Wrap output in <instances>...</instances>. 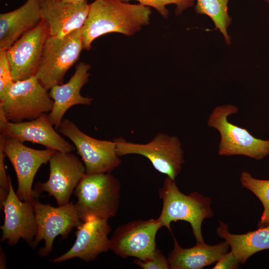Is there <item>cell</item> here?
Returning a JSON list of instances; mask_svg holds the SVG:
<instances>
[{
  "label": "cell",
  "instance_id": "2",
  "mask_svg": "<svg viewBox=\"0 0 269 269\" xmlns=\"http://www.w3.org/2000/svg\"><path fill=\"white\" fill-rule=\"evenodd\" d=\"M158 192L162 201V207L157 219L161 226L166 227L172 234V222L186 221L191 226L196 242H204L202 223L205 218L213 216L211 198L197 192L189 195L182 193L175 180L168 176L165 179Z\"/></svg>",
  "mask_w": 269,
  "mask_h": 269
},
{
  "label": "cell",
  "instance_id": "15",
  "mask_svg": "<svg viewBox=\"0 0 269 269\" xmlns=\"http://www.w3.org/2000/svg\"><path fill=\"white\" fill-rule=\"evenodd\" d=\"M77 228L76 239L73 246L64 254L52 260V263H60L75 258L90 262L110 250L108 235L111 228L108 220L91 217Z\"/></svg>",
  "mask_w": 269,
  "mask_h": 269
},
{
  "label": "cell",
  "instance_id": "24",
  "mask_svg": "<svg viewBox=\"0 0 269 269\" xmlns=\"http://www.w3.org/2000/svg\"><path fill=\"white\" fill-rule=\"evenodd\" d=\"M128 2L131 0H122ZM139 3L148 7L154 8L163 17L167 18L169 11L166 7L168 4H173L176 6L175 13L176 15L180 14L184 10L193 6L194 0H134Z\"/></svg>",
  "mask_w": 269,
  "mask_h": 269
},
{
  "label": "cell",
  "instance_id": "11",
  "mask_svg": "<svg viewBox=\"0 0 269 269\" xmlns=\"http://www.w3.org/2000/svg\"><path fill=\"white\" fill-rule=\"evenodd\" d=\"M50 172L47 181L37 182L34 189L39 197L42 192L53 196L58 206L69 202L70 198L86 174L83 163L72 152L55 151L49 160Z\"/></svg>",
  "mask_w": 269,
  "mask_h": 269
},
{
  "label": "cell",
  "instance_id": "29",
  "mask_svg": "<svg viewBox=\"0 0 269 269\" xmlns=\"http://www.w3.org/2000/svg\"><path fill=\"white\" fill-rule=\"evenodd\" d=\"M9 121L6 118L2 109L0 108V132L2 133Z\"/></svg>",
  "mask_w": 269,
  "mask_h": 269
},
{
  "label": "cell",
  "instance_id": "30",
  "mask_svg": "<svg viewBox=\"0 0 269 269\" xmlns=\"http://www.w3.org/2000/svg\"><path fill=\"white\" fill-rule=\"evenodd\" d=\"M6 268V256L2 250L0 248V269H5Z\"/></svg>",
  "mask_w": 269,
  "mask_h": 269
},
{
  "label": "cell",
  "instance_id": "1",
  "mask_svg": "<svg viewBox=\"0 0 269 269\" xmlns=\"http://www.w3.org/2000/svg\"><path fill=\"white\" fill-rule=\"evenodd\" d=\"M150 7L130 4L122 0H95L90 4L82 28L83 49L89 50L92 42L101 35L118 32L131 36L149 24Z\"/></svg>",
  "mask_w": 269,
  "mask_h": 269
},
{
  "label": "cell",
  "instance_id": "25",
  "mask_svg": "<svg viewBox=\"0 0 269 269\" xmlns=\"http://www.w3.org/2000/svg\"><path fill=\"white\" fill-rule=\"evenodd\" d=\"M14 82L6 50H0V102L5 98Z\"/></svg>",
  "mask_w": 269,
  "mask_h": 269
},
{
  "label": "cell",
  "instance_id": "26",
  "mask_svg": "<svg viewBox=\"0 0 269 269\" xmlns=\"http://www.w3.org/2000/svg\"><path fill=\"white\" fill-rule=\"evenodd\" d=\"M134 263L143 269H170L167 258L166 259L161 251L157 248H156L150 258L144 261L136 259Z\"/></svg>",
  "mask_w": 269,
  "mask_h": 269
},
{
  "label": "cell",
  "instance_id": "7",
  "mask_svg": "<svg viewBox=\"0 0 269 269\" xmlns=\"http://www.w3.org/2000/svg\"><path fill=\"white\" fill-rule=\"evenodd\" d=\"M119 156L138 154L147 158L158 172L174 179L184 162L181 143L176 136L158 133L146 143L128 142L122 138L113 140Z\"/></svg>",
  "mask_w": 269,
  "mask_h": 269
},
{
  "label": "cell",
  "instance_id": "27",
  "mask_svg": "<svg viewBox=\"0 0 269 269\" xmlns=\"http://www.w3.org/2000/svg\"><path fill=\"white\" fill-rule=\"evenodd\" d=\"M4 153L2 144L0 142V207L1 210L2 204L5 201L9 190V176L6 174L4 164Z\"/></svg>",
  "mask_w": 269,
  "mask_h": 269
},
{
  "label": "cell",
  "instance_id": "13",
  "mask_svg": "<svg viewBox=\"0 0 269 269\" xmlns=\"http://www.w3.org/2000/svg\"><path fill=\"white\" fill-rule=\"evenodd\" d=\"M48 36L47 25L41 19L6 50L11 76L14 82L36 75L44 45Z\"/></svg>",
  "mask_w": 269,
  "mask_h": 269
},
{
  "label": "cell",
  "instance_id": "3",
  "mask_svg": "<svg viewBox=\"0 0 269 269\" xmlns=\"http://www.w3.org/2000/svg\"><path fill=\"white\" fill-rule=\"evenodd\" d=\"M121 185L110 173L85 174L75 190V206L82 222L91 217L109 220L118 211Z\"/></svg>",
  "mask_w": 269,
  "mask_h": 269
},
{
  "label": "cell",
  "instance_id": "10",
  "mask_svg": "<svg viewBox=\"0 0 269 269\" xmlns=\"http://www.w3.org/2000/svg\"><path fill=\"white\" fill-rule=\"evenodd\" d=\"M3 152L12 164L17 179L16 193L24 201H32L36 196L32 184L40 166L49 161L55 150L46 148L36 149L12 137L0 134Z\"/></svg>",
  "mask_w": 269,
  "mask_h": 269
},
{
  "label": "cell",
  "instance_id": "23",
  "mask_svg": "<svg viewBox=\"0 0 269 269\" xmlns=\"http://www.w3.org/2000/svg\"><path fill=\"white\" fill-rule=\"evenodd\" d=\"M240 180L242 186L253 192L262 203L264 211L258 226H266L269 224V180L258 179L250 173L243 171Z\"/></svg>",
  "mask_w": 269,
  "mask_h": 269
},
{
  "label": "cell",
  "instance_id": "14",
  "mask_svg": "<svg viewBox=\"0 0 269 269\" xmlns=\"http://www.w3.org/2000/svg\"><path fill=\"white\" fill-rule=\"evenodd\" d=\"M4 213L1 241L15 245L20 238L31 246L37 232V224L32 201L20 200L14 191L10 178L8 196L2 204Z\"/></svg>",
  "mask_w": 269,
  "mask_h": 269
},
{
  "label": "cell",
  "instance_id": "16",
  "mask_svg": "<svg viewBox=\"0 0 269 269\" xmlns=\"http://www.w3.org/2000/svg\"><path fill=\"white\" fill-rule=\"evenodd\" d=\"M89 9L87 0H42L41 18L47 25L49 36L63 37L83 26Z\"/></svg>",
  "mask_w": 269,
  "mask_h": 269
},
{
  "label": "cell",
  "instance_id": "28",
  "mask_svg": "<svg viewBox=\"0 0 269 269\" xmlns=\"http://www.w3.org/2000/svg\"><path fill=\"white\" fill-rule=\"evenodd\" d=\"M239 264L237 259L231 251L223 255L212 269H234L238 267Z\"/></svg>",
  "mask_w": 269,
  "mask_h": 269
},
{
  "label": "cell",
  "instance_id": "22",
  "mask_svg": "<svg viewBox=\"0 0 269 269\" xmlns=\"http://www.w3.org/2000/svg\"><path fill=\"white\" fill-rule=\"evenodd\" d=\"M194 7L197 14H205L213 21L215 29L223 34L227 44H231V38L227 29L232 19L228 14V3L230 0H196Z\"/></svg>",
  "mask_w": 269,
  "mask_h": 269
},
{
  "label": "cell",
  "instance_id": "17",
  "mask_svg": "<svg viewBox=\"0 0 269 269\" xmlns=\"http://www.w3.org/2000/svg\"><path fill=\"white\" fill-rule=\"evenodd\" d=\"M53 127L48 115L43 114L30 121L9 122L0 134L22 143L29 141L55 151L71 152L75 150V146L63 138Z\"/></svg>",
  "mask_w": 269,
  "mask_h": 269
},
{
  "label": "cell",
  "instance_id": "32",
  "mask_svg": "<svg viewBox=\"0 0 269 269\" xmlns=\"http://www.w3.org/2000/svg\"><path fill=\"white\" fill-rule=\"evenodd\" d=\"M263 0L265 1V2L269 4V0Z\"/></svg>",
  "mask_w": 269,
  "mask_h": 269
},
{
  "label": "cell",
  "instance_id": "31",
  "mask_svg": "<svg viewBox=\"0 0 269 269\" xmlns=\"http://www.w3.org/2000/svg\"><path fill=\"white\" fill-rule=\"evenodd\" d=\"M63 0L69 1V2H80L85 0Z\"/></svg>",
  "mask_w": 269,
  "mask_h": 269
},
{
  "label": "cell",
  "instance_id": "18",
  "mask_svg": "<svg viewBox=\"0 0 269 269\" xmlns=\"http://www.w3.org/2000/svg\"><path fill=\"white\" fill-rule=\"evenodd\" d=\"M90 69L89 64L79 63L74 74L66 83L55 85L49 90V94L54 103L48 117L55 129L58 128L69 108L77 105H91L93 99L83 97L80 94L81 89L88 82Z\"/></svg>",
  "mask_w": 269,
  "mask_h": 269
},
{
  "label": "cell",
  "instance_id": "8",
  "mask_svg": "<svg viewBox=\"0 0 269 269\" xmlns=\"http://www.w3.org/2000/svg\"><path fill=\"white\" fill-rule=\"evenodd\" d=\"M57 129L74 144L85 165L86 174L110 173L121 164L114 141L89 136L67 119L62 120Z\"/></svg>",
  "mask_w": 269,
  "mask_h": 269
},
{
  "label": "cell",
  "instance_id": "19",
  "mask_svg": "<svg viewBox=\"0 0 269 269\" xmlns=\"http://www.w3.org/2000/svg\"><path fill=\"white\" fill-rule=\"evenodd\" d=\"M42 0H27L19 8L0 14V50H7L41 20Z\"/></svg>",
  "mask_w": 269,
  "mask_h": 269
},
{
  "label": "cell",
  "instance_id": "21",
  "mask_svg": "<svg viewBox=\"0 0 269 269\" xmlns=\"http://www.w3.org/2000/svg\"><path fill=\"white\" fill-rule=\"evenodd\" d=\"M220 223L217 234L229 244L240 264H244L257 252L269 249V224L246 234H233L229 232L227 224Z\"/></svg>",
  "mask_w": 269,
  "mask_h": 269
},
{
  "label": "cell",
  "instance_id": "6",
  "mask_svg": "<svg viewBox=\"0 0 269 269\" xmlns=\"http://www.w3.org/2000/svg\"><path fill=\"white\" fill-rule=\"evenodd\" d=\"M47 91L35 76L15 81L0 102V108L9 122L34 120L53 108L54 102Z\"/></svg>",
  "mask_w": 269,
  "mask_h": 269
},
{
  "label": "cell",
  "instance_id": "9",
  "mask_svg": "<svg viewBox=\"0 0 269 269\" xmlns=\"http://www.w3.org/2000/svg\"><path fill=\"white\" fill-rule=\"evenodd\" d=\"M37 224V232L31 246L35 248L42 240L44 246L39 249L40 256H47L51 252L54 240L59 235L66 238L72 229L82 223L72 201L57 207L41 203L38 197L32 200Z\"/></svg>",
  "mask_w": 269,
  "mask_h": 269
},
{
  "label": "cell",
  "instance_id": "20",
  "mask_svg": "<svg viewBox=\"0 0 269 269\" xmlns=\"http://www.w3.org/2000/svg\"><path fill=\"white\" fill-rule=\"evenodd\" d=\"M174 248L167 258L171 269H201L217 262L230 247L226 242L215 245L204 242L197 243L194 247L183 248L173 237Z\"/></svg>",
  "mask_w": 269,
  "mask_h": 269
},
{
  "label": "cell",
  "instance_id": "5",
  "mask_svg": "<svg viewBox=\"0 0 269 269\" xmlns=\"http://www.w3.org/2000/svg\"><path fill=\"white\" fill-rule=\"evenodd\" d=\"M82 28L63 37L46 39L35 75L46 90L63 84L65 74L78 60L83 49Z\"/></svg>",
  "mask_w": 269,
  "mask_h": 269
},
{
  "label": "cell",
  "instance_id": "12",
  "mask_svg": "<svg viewBox=\"0 0 269 269\" xmlns=\"http://www.w3.org/2000/svg\"><path fill=\"white\" fill-rule=\"evenodd\" d=\"M161 227L158 219L125 224L115 231L110 239V250L123 258L132 257L142 261L147 260L156 248L155 236Z\"/></svg>",
  "mask_w": 269,
  "mask_h": 269
},
{
  "label": "cell",
  "instance_id": "4",
  "mask_svg": "<svg viewBox=\"0 0 269 269\" xmlns=\"http://www.w3.org/2000/svg\"><path fill=\"white\" fill-rule=\"evenodd\" d=\"M238 112L237 107L227 104L216 107L210 114L207 125L221 135L218 154L231 156L243 155L261 160L269 155V140L253 136L246 129L233 125L228 117Z\"/></svg>",
  "mask_w": 269,
  "mask_h": 269
}]
</instances>
